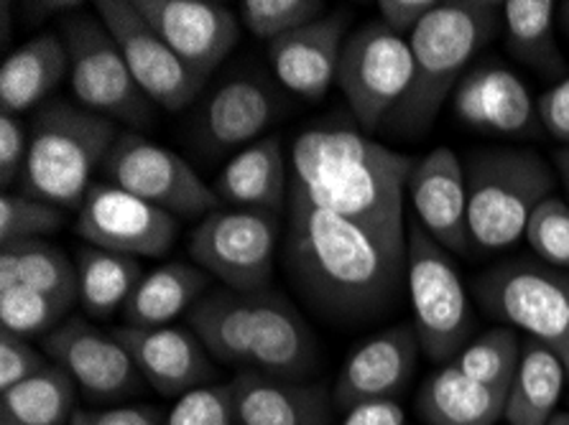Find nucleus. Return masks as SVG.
<instances>
[{
	"instance_id": "f257e3e1",
	"label": "nucleus",
	"mask_w": 569,
	"mask_h": 425,
	"mask_svg": "<svg viewBox=\"0 0 569 425\" xmlns=\"http://www.w3.org/2000/svg\"><path fill=\"white\" fill-rule=\"evenodd\" d=\"M283 220V267L317 316L335 326H356L399 301L407 265L396 263L358 224L317 206L291 181Z\"/></svg>"
},
{
	"instance_id": "f03ea898",
	"label": "nucleus",
	"mask_w": 569,
	"mask_h": 425,
	"mask_svg": "<svg viewBox=\"0 0 569 425\" xmlns=\"http://www.w3.org/2000/svg\"><path fill=\"white\" fill-rule=\"evenodd\" d=\"M413 163L350 128L301 130L291 145V184L317 206L366 230L399 265H407L403 216Z\"/></svg>"
},
{
	"instance_id": "7ed1b4c3",
	"label": "nucleus",
	"mask_w": 569,
	"mask_h": 425,
	"mask_svg": "<svg viewBox=\"0 0 569 425\" xmlns=\"http://www.w3.org/2000/svg\"><path fill=\"white\" fill-rule=\"evenodd\" d=\"M187 321L210 357L240 372L301 380L319 362L315 332L295 303L273 291H207Z\"/></svg>"
},
{
	"instance_id": "20e7f679",
	"label": "nucleus",
	"mask_w": 569,
	"mask_h": 425,
	"mask_svg": "<svg viewBox=\"0 0 569 425\" xmlns=\"http://www.w3.org/2000/svg\"><path fill=\"white\" fill-rule=\"evenodd\" d=\"M503 3L486 0H447L437 3L417 31L411 33L413 77L409 92L386 120L399 135H419L435 125L447 98H452L465 69L486 49L501 26Z\"/></svg>"
},
{
	"instance_id": "39448f33",
	"label": "nucleus",
	"mask_w": 569,
	"mask_h": 425,
	"mask_svg": "<svg viewBox=\"0 0 569 425\" xmlns=\"http://www.w3.org/2000/svg\"><path fill=\"white\" fill-rule=\"evenodd\" d=\"M118 135L113 120L67 100H49L29 125L21 194L59 210H80L94 184L92 173L102 169Z\"/></svg>"
},
{
	"instance_id": "423d86ee",
	"label": "nucleus",
	"mask_w": 569,
	"mask_h": 425,
	"mask_svg": "<svg viewBox=\"0 0 569 425\" xmlns=\"http://www.w3.org/2000/svg\"><path fill=\"white\" fill-rule=\"evenodd\" d=\"M470 242L480 253L513 247L531 214L555 196V173L529 149H478L465 161Z\"/></svg>"
},
{
	"instance_id": "0eeeda50",
	"label": "nucleus",
	"mask_w": 569,
	"mask_h": 425,
	"mask_svg": "<svg viewBox=\"0 0 569 425\" xmlns=\"http://www.w3.org/2000/svg\"><path fill=\"white\" fill-rule=\"evenodd\" d=\"M407 291L421 352L432 362L450 364L470 344L476 314L452 255L417 220L409 222Z\"/></svg>"
},
{
	"instance_id": "6e6552de",
	"label": "nucleus",
	"mask_w": 569,
	"mask_h": 425,
	"mask_svg": "<svg viewBox=\"0 0 569 425\" xmlns=\"http://www.w3.org/2000/svg\"><path fill=\"white\" fill-rule=\"evenodd\" d=\"M62 39L69 51V80L77 102L84 110L113 120L131 130H146L153 123L157 105L146 98L113 33L90 13H67Z\"/></svg>"
},
{
	"instance_id": "1a4fd4ad",
	"label": "nucleus",
	"mask_w": 569,
	"mask_h": 425,
	"mask_svg": "<svg viewBox=\"0 0 569 425\" xmlns=\"http://www.w3.org/2000/svg\"><path fill=\"white\" fill-rule=\"evenodd\" d=\"M476 298L488 316L529 340L559 350L569 336V273L541 260H503L476 277Z\"/></svg>"
},
{
	"instance_id": "9d476101",
	"label": "nucleus",
	"mask_w": 569,
	"mask_h": 425,
	"mask_svg": "<svg viewBox=\"0 0 569 425\" xmlns=\"http://www.w3.org/2000/svg\"><path fill=\"white\" fill-rule=\"evenodd\" d=\"M281 242V216L218 206L189 234V255L230 291H269Z\"/></svg>"
},
{
	"instance_id": "9b49d317",
	"label": "nucleus",
	"mask_w": 569,
	"mask_h": 425,
	"mask_svg": "<svg viewBox=\"0 0 569 425\" xmlns=\"http://www.w3.org/2000/svg\"><path fill=\"white\" fill-rule=\"evenodd\" d=\"M100 171L102 181L174 216H207L220 206L212 186L204 184L182 155L149 141L138 130H120Z\"/></svg>"
},
{
	"instance_id": "f8f14e48",
	"label": "nucleus",
	"mask_w": 569,
	"mask_h": 425,
	"mask_svg": "<svg viewBox=\"0 0 569 425\" xmlns=\"http://www.w3.org/2000/svg\"><path fill=\"white\" fill-rule=\"evenodd\" d=\"M413 59L409 39L396 37L381 21H368L345 41L338 84L352 115L373 133L409 92Z\"/></svg>"
},
{
	"instance_id": "ddd939ff",
	"label": "nucleus",
	"mask_w": 569,
	"mask_h": 425,
	"mask_svg": "<svg viewBox=\"0 0 569 425\" xmlns=\"http://www.w3.org/2000/svg\"><path fill=\"white\" fill-rule=\"evenodd\" d=\"M98 19L113 33L128 69L153 105L179 112L204 90V77L192 72L138 11L136 0H98Z\"/></svg>"
},
{
	"instance_id": "4468645a",
	"label": "nucleus",
	"mask_w": 569,
	"mask_h": 425,
	"mask_svg": "<svg viewBox=\"0 0 569 425\" xmlns=\"http://www.w3.org/2000/svg\"><path fill=\"white\" fill-rule=\"evenodd\" d=\"M74 232L92 247L128 257H163L174 247L177 216L108 181H94L80 210Z\"/></svg>"
},
{
	"instance_id": "2eb2a0df",
	"label": "nucleus",
	"mask_w": 569,
	"mask_h": 425,
	"mask_svg": "<svg viewBox=\"0 0 569 425\" xmlns=\"http://www.w3.org/2000/svg\"><path fill=\"white\" fill-rule=\"evenodd\" d=\"M41 346L90 401H126L143 387L141 372L126 346L113 332H102L90 318L69 316Z\"/></svg>"
},
{
	"instance_id": "dca6fc26",
	"label": "nucleus",
	"mask_w": 569,
	"mask_h": 425,
	"mask_svg": "<svg viewBox=\"0 0 569 425\" xmlns=\"http://www.w3.org/2000/svg\"><path fill=\"white\" fill-rule=\"evenodd\" d=\"M169 49L200 77H210L240 41V21L214 0H136Z\"/></svg>"
},
{
	"instance_id": "f3484780",
	"label": "nucleus",
	"mask_w": 569,
	"mask_h": 425,
	"mask_svg": "<svg viewBox=\"0 0 569 425\" xmlns=\"http://www.w3.org/2000/svg\"><path fill=\"white\" fill-rule=\"evenodd\" d=\"M419 336L413 324H399L370 336L342 364L332 403L338 411L373 401H393L411 383L419 360Z\"/></svg>"
},
{
	"instance_id": "a211bd4d",
	"label": "nucleus",
	"mask_w": 569,
	"mask_h": 425,
	"mask_svg": "<svg viewBox=\"0 0 569 425\" xmlns=\"http://www.w3.org/2000/svg\"><path fill=\"white\" fill-rule=\"evenodd\" d=\"M407 194L417 222L437 245L450 255H462L472 247L468 224V181L465 166L452 149L429 151L413 163Z\"/></svg>"
},
{
	"instance_id": "6ab92c4d",
	"label": "nucleus",
	"mask_w": 569,
	"mask_h": 425,
	"mask_svg": "<svg viewBox=\"0 0 569 425\" xmlns=\"http://www.w3.org/2000/svg\"><path fill=\"white\" fill-rule=\"evenodd\" d=\"M452 108L460 123L508 138L539 135V112L521 77L498 62L468 69L452 92Z\"/></svg>"
},
{
	"instance_id": "aec40b11",
	"label": "nucleus",
	"mask_w": 569,
	"mask_h": 425,
	"mask_svg": "<svg viewBox=\"0 0 569 425\" xmlns=\"http://www.w3.org/2000/svg\"><path fill=\"white\" fill-rule=\"evenodd\" d=\"M113 334L131 354L143 383L163 397H182L212 383V357L192 328H136L123 324Z\"/></svg>"
},
{
	"instance_id": "412c9836",
	"label": "nucleus",
	"mask_w": 569,
	"mask_h": 425,
	"mask_svg": "<svg viewBox=\"0 0 569 425\" xmlns=\"http://www.w3.org/2000/svg\"><path fill=\"white\" fill-rule=\"evenodd\" d=\"M350 11H330L289 37L269 43V59L279 82L305 100H322L338 82Z\"/></svg>"
},
{
	"instance_id": "4be33fe9",
	"label": "nucleus",
	"mask_w": 569,
	"mask_h": 425,
	"mask_svg": "<svg viewBox=\"0 0 569 425\" xmlns=\"http://www.w3.org/2000/svg\"><path fill=\"white\" fill-rule=\"evenodd\" d=\"M279 115V100L269 84L238 77L220 84L207 94L200 115H197V133L207 151L228 153L261 141V133Z\"/></svg>"
},
{
	"instance_id": "5701e85b",
	"label": "nucleus",
	"mask_w": 569,
	"mask_h": 425,
	"mask_svg": "<svg viewBox=\"0 0 569 425\" xmlns=\"http://www.w3.org/2000/svg\"><path fill=\"white\" fill-rule=\"evenodd\" d=\"M236 425H332V395L322 385L238 372L230 383Z\"/></svg>"
},
{
	"instance_id": "b1692460",
	"label": "nucleus",
	"mask_w": 569,
	"mask_h": 425,
	"mask_svg": "<svg viewBox=\"0 0 569 425\" xmlns=\"http://www.w3.org/2000/svg\"><path fill=\"white\" fill-rule=\"evenodd\" d=\"M291 169L276 135L238 151L228 166L214 179L212 192L220 202L240 210H261L271 214H287Z\"/></svg>"
},
{
	"instance_id": "393cba45",
	"label": "nucleus",
	"mask_w": 569,
	"mask_h": 425,
	"mask_svg": "<svg viewBox=\"0 0 569 425\" xmlns=\"http://www.w3.org/2000/svg\"><path fill=\"white\" fill-rule=\"evenodd\" d=\"M67 72L69 51L62 33L47 31L21 43L0 67V112L19 118L44 108Z\"/></svg>"
},
{
	"instance_id": "a878e982",
	"label": "nucleus",
	"mask_w": 569,
	"mask_h": 425,
	"mask_svg": "<svg viewBox=\"0 0 569 425\" xmlns=\"http://www.w3.org/2000/svg\"><path fill=\"white\" fill-rule=\"evenodd\" d=\"M506 397L503 389L480 385L445 364L419 387L417 413L429 425H496L506 413Z\"/></svg>"
},
{
	"instance_id": "bb28decb",
	"label": "nucleus",
	"mask_w": 569,
	"mask_h": 425,
	"mask_svg": "<svg viewBox=\"0 0 569 425\" xmlns=\"http://www.w3.org/2000/svg\"><path fill=\"white\" fill-rule=\"evenodd\" d=\"M212 275L189 263H163L141 277L123 306L126 326L159 328L184 316L210 291Z\"/></svg>"
},
{
	"instance_id": "cd10ccee",
	"label": "nucleus",
	"mask_w": 569,
	"mask_h": 425,
	"mask_svg": "<svg viewBox=\"0 0 569 425\" xmlns=\"http://www.w3.org/2000/svg\"><path fill=\"white\" fill-rule=\"evenodd\" d=\"M567 370L551 346L537 340L521 344V362L513 383L508 387L506 413L508 425H547L557 413L562 397Z\"/></svg>"
},
{
	"instance_id": "c85d7f7f",
	"label": "nucleus",
	"mask_w": 569,
	"mask_h": 425,
	"mask_svg": "<svg viewBox=\"0 0 569 425\" xmlns=\"http://www.w3.org/2000/svg\"><path fill=\"white\" fill-rule=\"evenodd\" d=\"M6 285H26L62 306L72 308L80 301L77 293V265L64 250L47 240H23L3 245L0 253V289Z\"/></svg>"
},
{
	"instance_id": "c756f323",
	"label": "nucleus",
	"mask_w": 569,
	"mask_h": 425,
	"mask_svg": "<svg viewBox=\"0 0 569 425\" xmlns=\"http://www.w3.org/2000/svg\"><path fill=\"white\" fill-rule=\"evenodd\" d=\"M557 3L551 0H508L501 23L506 47L516 62L547 77H562L567 59L557 43Z\"/></svg>"
},
{
	"instance_id": "7c9ffc66",
	"label": "nucleus",
	"mask_w": 569,
	"mask_h": 425,
	"mask_svg": "<svg viewBox=\"0 0 569 425\" xmlns=\"http://www.w3.org/2000/svg\"><path fill=\"white\" fill-rule=\"evenodd\" d=\"M77 293L82 308L94 318H108L123 311L126 301L146 275L141 260L110 250L82 245L74 257Z\"/></svg>"
},
{
	"instance_id": "2f4dec72",
	"label": "nucleus",
	"mask_w": 569,
	"mask_h": 425,
	"mask_svg": "<svg viewBox=\"0 0 569 425\" xmlns=\"http://www.w3.org/2000/svg\"><path fill=\"white\" fill-rule=\"evenodd\" d=\"M77 385L54 362L37 377L0 393V425H69Z\"/></svg>"
},
{
	"instance_id": "473e14b6",
	"label": "nucleus",
	"mask_w": 569,
	"mask_h": 425,
	"mask_svg": "<svg viewBox=\"0 0 569 425\" xmlns=\"http://www.w3.org/2000/svg\"><path fill=\"white\" fill-rule=\"evenodd\" d=\"M521 344L523 342L513 328H488V332L472 336L470 344L450 364L476 383L508 393L521 362Z\"/></svg>"
},
{
	"instance_id": "72a5a7b5",
	"label": "nucleus",
	"mask_w": 569,
	"mask_h": 425,
	"mask_svg": "<svg viewBox=\"0 0 569 425\" xmlns=\"http://www.w3.org/2000/svg\"><path fill=\"white\" fill-rule=\"evenodd\" d=\"M67 306L44 296V293L26 289V285H6L0 289V324L6 332L23 340H41L64 324Z\"/></svg>"
},
{
	"instance_id": "f704fd0d",
	"label": "nucleus",
	"mask_w": 569,
	"mask_h": 425,
	"mask_svg": "<svg viewBox=\"0 0 569 425\" xmlns=\"http://www.w3.org/2000/svg\"><path fill=\"white\" fill-rule=\"evenodd\" d=\"M240 23L261 41H276L325 16L322 0H243Z\"/></svg>"
},
{
	"instance_id": "c9c22d12",
	"label": "nucleus",
	"mask_w": 569,
	"mask_h": 425,
	"mask_svg": "<svg viewBox=\"0 0 569 425\" xmlns=\"http://www.w3.org/2000/svg\"><path fill=\"white\" fill-rule=\"evenodd\" d=\"M67 212L59 206L26 196L21 192H3L0 196V242L44 240L64 227Z\"/></svg>"
},
{
	"instance_id": "e433bc0d",
	"label": "nucleus",
	"mask_w": 569,
	"mask_h": 425,
	"mask_svg": "<svg viewBox=\"0 0 569 425\" xmlns=\"http://www.w3.org/2000/svg\"><path fill=\"white\" fill-rule=\"evenodd\" d=\"M526 240L541 263L569 271V204L549 196L531 214Z\"/></svg>"
},
{
	"instance_id": "4c0bfd02",
	"label": "nucleus",
	"mask_w": 569,
	"mask_h": 425,
	"mask_svg": "<svg viewBox=\"0 0 569 425\" xmlns=\"http://www.w3.org/2000/svg\"><path fill=\"white\" fill-rule=\"evenodd\" d=\"M163 425H236L230 383L204 385L182 395L163 415Z\"/></svg>"
},
{
	"instance_id": "58836bf2",
	"label": "nucleus",
	"mask_w": 569,
	"mask_h": 425,
	"mask_svg": "<svg viewBox=\"0 0 569 425\" xmlns=\"http://www.w3.org/2000/svg\"><path fill=\"white\" fill-rule=\"evenodd\" d=\"M49 364L51 362L29 340L6 332V328L0 332V393L37 377Z\"/></svg>"
},
{
	"instance_id": "ea45409f",
	"label": "nucleus",
	"mask_w": 569,
	"mask_h": 425,
	"mask_svg": "<svg viewBox=\"0 0 569 425\" xmlns=\"http://www.w3.org/2000/svg\"><path fill=\"white\" fill-rule=\"evenodd\" d=\"M26 159H29V128L21 118L0 112V184L8 192L21 181Z\"/></svg>"
},
{
	"instance_id": "a19ab883",
	"label": "nucleus",
	"mask_w": 569,
	"mask_h": 425,
	"mask_svg": "<svg viewBox=\"0 0 569 425\" xmlns=\"http://www.w3.org/2000/svg\"><path fill=\"white\" fill-rule=\"evenodd\" d=\"M437 8V0H381L378 3V21L386 29H391L396 37L411 39V33L419 29Z\"/></svg>"
},
{
	"instance_id": "79ce46f5",
	"label": "nucleus",
	"mask_w": 569,
	"mask_h": 425,
	"mask_svg": "<svg viewBox=\"0 0 569 425\" xmlns=\"http://www.w3.org/2000/svg\"><path fill=\"white\" fill-rule=\"evenodd\" d=\"M539 123L551 138L569 145V77L557 82L537 100Z\"/></svg>"
},
{
	"instance_id": "37998d69",
	"label": "nucleus",
	"mask_w": 569,
	"mask_h": 425,
	"mask_svg": "<svg viewBox=\"0 0 569 425\" xmlns=\"http://www.w3.org/2000/svg\"><path fill=\"white\" fill-rule=\"evenodd\" d=\"M342 425H407V413L396 401H373L348 411Z\"/></svg>"
},
{
	"instance_id": "c03bdc74",
	"label": "nucleus",
	"mask_w": 569,
	"mask_h": 425,
	"mask_svg": "<svg viewBox=\"0 0 569 425\" xmlns=\"http://www.w3.org/2000/svg\"><path fill=\"white\" fill-rule=\"evenodd\" d=\"M90 425H163V413L153 405H123L88 413Z\"/></svg>"
},
{
	"instance_id": "a18cd8bd",
	"label": "nucleus",
	"mask_w": 569,
	"mask_h": 425,
	"mask_svg": "<svg viewBox=\"0 0 569 425\" xmlns=\"http://www.w3.org/2000/svg\"><path fill=\"white\" fill-rule=\"evenodd\" d=\"M555 163H557V171L559 176H562L567 192H569V145H565V149H559L557 155H555Z\"/></svg>"
},
{
	"instance_id": "49530a36",
	"label": "nucleus",
	"mask_w": 569,
	"mask_h": 425,
	"mask_svg": "<svg viewBox=\"0 0 569 425\" xmlns=\"http://www.w3.org/2000/svg\"><path fill=\"white\" fill-rule=\"evenodd\" d=\"M557 16H559V21H562V26H565L567 33H569V0H565V3L557 8Z\"/></svg>"
},
{
	"instance_id": "de8ad7c7",
	"label": "nucleus",
	"mask_w": 569,
	"mask_h": 425,
	"mask_svg": "<svg viewBox=\"0 0 569 425\" xmlns=\"http://www.w3.org/2000/svg\"><path fill=\"white\" fill-rule=\"evenodd\" d=\"M557 354H559V360H562L565 370H567V377H569V336H567V342H565L562 346H559Z\"/></svg>"
},
{
	"instance_id": "09e8293b",
	"label": "nucleus",
	"mask_w": 569,
	"mask_h": 425,
	"mask_svg": "<svg viewBox=\"0 0 569 425\" xmlns=\"http://www.w3.org/2000/svg\"><path fill=\"white\" fill-rule=\"evenodd\" d=\"M547 425H569V411H557Z\"/></svg>"
},
{
	"instance_id": "8fccbe9b",
	"label": "nucleus",
	"mask_w": 569,
	"mask_h": 425,
	"mask_svg": "<svg viewBox=\"0 0 569 425\" xmlns=\"http://www.w3.org/2000/svg\"><path fill=\"white\" fill-rule=\"evenodd\" d=\"M69 425H90V421H88V413L77 411V415H74V421H72V423H69Z\"/></svg>"
}]
</instances>
